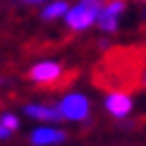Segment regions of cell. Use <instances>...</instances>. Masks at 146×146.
I'll return each instance as SVG.
<instances>
[{"instance_id": "obj_3", "label": "cell", "mask_w": 146, "mask_h": 146, "mask_svg": "<svg viewBox=\"0 0 146 146\" xmlns=\"http://www.w3.org/2000/svg\"><path fill=\"white\" fill-rule=\"evenodd\" d=\"M125 10H127V0H106L96 27H98L103 34H113L115 29L120 27V17H122Z\"/></svg>"}, {"instance_id": "obj_2", "label": "cell", "mask_w": 146, "mask_h": 146, "mask_svg": "<svg viewBox=\"0 0 146 146\" xmlns=\"http://www.w3.org/2000/svg\"><path fill=\"white\" fill-rule=\"evenodd\" d=\"M58 108H60L62 120H70V122H82V120H86L89 113H91L89 98L84 94H79V91H70V94H65L62 98H60Z\"/></svg>"}, {"instance_id": "obj_10", "label": "cell", "mask_w": 146, "mask_h": 146, "mask_svg": "<svg viewBox=\"0 0 146 146\" xmlns=\"http://www.w3.org/2000/svg\"><path fill=\"white\" fill-rule=\"evenodd\" d=\"M27 3H31V5H41V3H43L46 5V3H50V0H27Z\"/></svg>"}, {"instance_id": "obj_6", "label": "cell", "mask_w": 146, "mask_h": 146, "mask_svg": "<svg viewBox=\"0 0 146 146\" xmlns=\"http://www.w3.org/2000/svg\"><path fill=\"white\" fill-rule=\"evenodd\" d=\"M24 115H29L34 120H41V122H58V120H62L60 108L46 106V103H29V106H24Z\"/></svg>"}, {"instance_id": "obj_13", "label": "cell", "mask_w": 146, "mask_h": 146, "mask_svg": "<svg viewBox=\"0 0 146 146\" xmlns=\"http://www.w3.org/2000/svg\"><path fill=\"white\" fill-rule=\"evenodd\" d=\"M144 3H146V0H144Z\"/></svg>"}, {"instance_id": "obj_1", "label": "cell", "mask_w": 146, "mask_h": 146, "mask_svg": "<svg viewBox=\"0 0 146 146\" xmlns=\"http://www.w3.org/2000/svg\"><path fill=\"white\" fill-rule=\"evenodd\" d=\"M103 3L106 0H77L70 7V12L65 15L62 22L72 31H86L94 24H98V15L103 10Z\"/></svg>"}, {"instance_id": "obj_9", "label": "cell", "mask_w": 146, "mask_h": 146, "mask_svg": "<svg viewBox=\"0 0 146 146\" xmlns=\"http://www.w3.org/2000/svg\"><path fill=\"white\" fill-rule=\"evenodd\" d=\"M17 127H19V117L15 113H3L0 115V139H10Z\"/></svg>"}, {"instance_id": "obj_11", "label": "cell", "mask_w": 146, "mask_h": 146, "mask_svg": "<svg viewBox=\"0 0 146 146\" xmlns=\"http://www.w3.org/2000/svg\"><path fill=\"white\" fill-rule=\"evenodd\" d=\"M144 86H146V72H144Z\"/></svg>"}, {"instance_id": "obj_7", "label": "cell", "mask_w": 146, "mask_h": 146, "mask_svg": "<svg viewBox=\"0 0 146 146\" xmlns=\"http://www.w3.org/2000/svg\"><path fill=\"white\" fill-rule=\"evenodd\" d=\"M65 141V132L58 127H36L31 132V144L34 146H55Z\"/></svg>"}, {"instance_id": "obj_5", "label": "cell", "mask_w": 146, "mask_h": 146, "mask_svg": "<svg viewBox=\"0 0 146 146\" xmlns=\"http://www.w3.org/2000/svg\"><path fill=\"white\" fill-rule=\"evenodd\" d=\"M106 110L117 120L127 117L132 113V96L125 94V91H110L106 96Z\"/></svg>"}, {"instance_id": "obj_12", "label": "cell", "mask_w": 146, "mask_h": 146, "mask_svg": "<svg viewBox=\"0 0 146 146\" xmlns=\"http://www.w3.org/2000/svg\"><path fill=\"white\" fill-rule=\"evenodd\" d=\"M24 3H27V0H24Z\"/></svg>"}, {"instance_id": "obj_4", "label": "cell", "mask_w": 146, "mask_h": 146, "mask_svg": "<svg viewBox=\"0 0 146 146\" xmlns=\"http://www.w3.org/2000/svg\"><path fill=\"white\" fill-rule=\"evenodd\" d=\"M60 74H62V67L53 60H43V62H36L31 70H29V79L34 84H55Z\"/></svg>"}, {"instance_id": "obj_8", "label": "cell", "mask_w": 146, "mask_h": 146, "mask_svg": "<svg viewBox=\"0 0 146 146\" xmlns=\"http://www.w3.org/2000/svg\"><path fill=\"white\" fill-rule=\"evenodd\" d=\"M70 12L67 0H50L41 7V19L46 22H55V19H65V15Z\"/></svg>"}]
</instances>
